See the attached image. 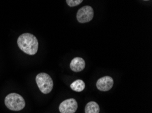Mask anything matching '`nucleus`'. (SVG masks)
I'll list each match as a JSON object with an SVG mask.
<instances>
[{
  "label": "nucleus",
  "mask_w": 152,
  "mask_h": 113,
  "mask_svg": "<svg viewBox=\"0 0 152 113\" xmlns=\"http://www.w3.org/2000/svg\"><path fill=\"white\" fill-rule=\"evenodd\" d=\"M17 44L20 49L27 54L34 55L38 52V41L32 34H22L18 38Z\"/></svg>",
  "instance_id": "nucleus-1"
},
{
  "label": "nucleus",
  "mask_w": 152,
  "mask_h": 113,
  "mask_svg": "<svg viewBox=\"0 0 152 113\" xmlns=\"http://www.w3.org/2000/svg\"><path fill=\"white\" fill-rule=\"evenodd\" d=\"M6 107L13 111H19L24 108L25 102L23 97L18 94H8L5 98Z\"/></svg>",
  "instance_id": "nucleus-2"
},
{
  "label": "nucleus",
  "mask_w": 152,
  "mask_h": 113,
  "mask_svg": "<svg viewBox=\"0 0 152 113\" xmlns=\"http://www.w3.org/2000/svg\"><path fill=\"white\" fill-rule=\"evenodd\" d=\"M36 83L42 93L47 94L52 91L53 87V81L51 77L47 73H39L36 78Z\"/></svg>",
  "instance_id": "nucleus-3"
},
{
  "label": "nucleus",
  "mask_w": 152,
  "mask_h": 113,
  "mask_svg": "<svg viewBox=\"0 0 152 113\" xmlns=\"http://www.w3.org/2000/svg\"><path fill=\"white\" fill-rule=\"evenodd\" d=\"M94 10L91 6H85L80 8L77 14V20L80 23H86L93 19Z\"/></svg>",
  "instance_id": "nucleus-4"
},
{
  "label": "nucleus",
  "mask_w": 152,
  "mask_h": 113,
  "mask_svg": "<svg viewBox=\"0 0 152 113\" xmlns=\"http://www.w3.org/2000/svg\"><path fill=\"white\" fill-rule=\"evenodd\" d=\"M78 108L77 102L71 98L64 100L59 105V109L61 113H75Z\"/></svg>",
  "instance_id": "nucleus-5"
},
{
  "label": "nucleus",
  "mask_w": 152,
  "mask_h": 113,
  "mask_svg": "<svg viewBox=\"0 0 152 113\" xmlns=\"http://www.w3.org/2000/svg\"><path fill=\"white\" fill-rule=\"evenodd\" d=\"M113 83V79L111 77L109 76H105L97 81L96 86L100 91H107L112 88Z\"/></svg>",
  "instance_id": "nucleus-6"
},
{
  "label": "nucleus",
  "mask_w": 152,
  "mask_h": 113,
  "mask_svg": "<svg viewBox=\"0 0 152 113\" xmlns=\"http://www.w3.org/2000/svg\"><path fill=\"white\" fill-rule=\"evenodd\" d=\"M71 70L74 72H80L85 67V62L84 59L80 57H76L72 60L70 64Z\"/></svg>",
  "instance_id": "nucleus-7"
},
{
  "label": "nucleus",
  "mask_w": 152,
  "mask_h": 113,
  "mask_svg": "<svg viewBox=\"0 0 152 113\" xmlns=\"http://www.w3.org/2000/svg\"><path fill=\"white\" fill-rule=\"evenodd\" d=\"M85 113H99L100 107L97 103L95 102H89L87 104L85 108Z\"/></svg>",
  "instance_id": "nucleus-8"
},
{
  "label": "nucleus",
  "mask_w": 152,
  "mask_h": 113,
  "mask_svg": "<svg viewBox=\"0 0 152 113\" xmlns=\"http://www.w3.org/2000/svg\"><path fill=\"white\" fill-rule=\"evenodd\" d=\"M70 87L72 90L80 92L82 91L85 87V84L84 81L81 79H78L74 81L72 84L70 85Z\"/></svg>",
  "instance_id": "nucleus-9"
},
{
  "label": "nucleus",
  "mask_w": 152,
  "mask_h": 113,
  "mask_svg": "<svg viewBox=\"0 0 152 113\" xmlns=\"http://www.w3.org/2000/svg\"><path fill=\"white\" fill-rule=\"evenodd\" d=\"M83 0H66V3L70 7H75L81 4Z\"/></svg>",
  "instance_id": "nucleus-10"
},
{
  "label": "nucleus",
  "mask_w": 152,
  "mask_h": 113,
  "mask_svg": "<svg viewBox=\"0 0 152 113\" xmlns=\"http://www.w3.org/2000/svg\"><path fill=\"white\" fill-rule=\"evenodd\" d=\"M144 1H149V0H144Z\"/></svg>",
  "instance_id": "nucleus-11"
}]
</instances>
